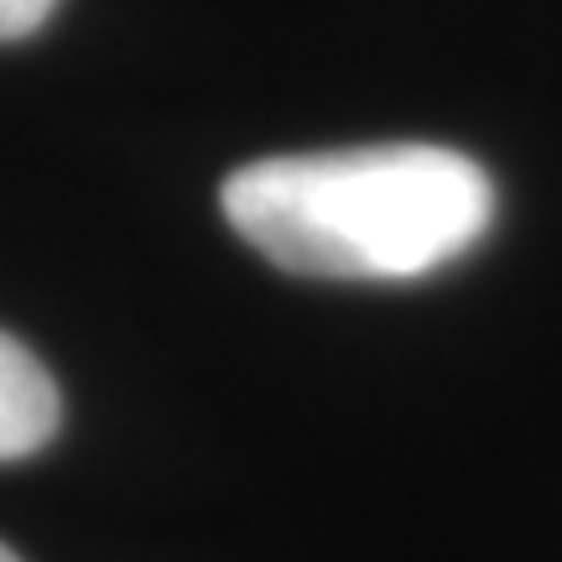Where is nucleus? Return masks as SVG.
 <instances>
[{"label": "nucleus", "instance_id": "obj_3", "mask_svg": "<svg viewBox=\"0 0 562 562\" xmlns=\"http://www.w3.org/2000/svg\"><path fill=\"white\" fill-rule=\"evenodd\" d=\"M58 0H0V42H16V37H32L42 21L53 16Z\"/></svg>", "mask_w": 562, "mask_h": 562}, {"label": "nucleus", "instance_id": "obj_1", "mask_svg": "<svg viewBox=\"0 0 562 562\" xmlns=\"http://www.w3.org/2000/svg\"><path fill=\"white\" fill-rule=\"evenodd\" d=\"M220 209L281 271L412 281L484 240L495 224V182L463 151L396 140L250 161L224 178Z\"/></svg>", "mask_w": 562, "mask_h": 562}, {"label": "nucleus", "instance_id": "obj_2", "mask_svg": "<svg viewBox=\"0 0 562 562\" xmlns=\"http://www.w3.org/2000/svg\"><path fill=\"white\" fill-rule=\"evenodd\" d=\"M63 422V402L53 375L21 339L0 334V463L26 459L53 442Z\"/></svg>", "mask_w": 562, "mask_h": 562}, {"label": "nucleus", "instance_id": "obj_4", "mask_svg": "<svg viewBox=\"0 0 562 562\" xmlns=\"http://www.w3.org/2000/svg\"><path fill=\"white\" fill-rule=\"evenodd\" d=\"M0 562H21V558H16V552H11L5 542H0Z\"/></svg>", "mask_w": 562, "mask_h": 562}]
</instances>
